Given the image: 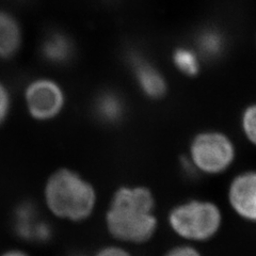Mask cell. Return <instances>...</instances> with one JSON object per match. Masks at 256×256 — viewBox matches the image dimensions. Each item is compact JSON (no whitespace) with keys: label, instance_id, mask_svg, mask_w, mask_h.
<instances>
[{"label":"cell","instance_id":"cell-6","mask_svg":"<svg viewBox=\"0 0 256 256\" xmlns=\"http://www.w3.org/2000/svg\"><path fill=\"white\" fill-rule=\"evenodd\" d=\"M13 230L18 238L43 244L52 238V228L31 201H24L15 207L12 219Z\"/></svg>","mask_w":256,"mask_h":256},{"label":"cell","instance_id":"cell-19","mask_svg":"<svg viewBox=\"0 0 256 256\" xmlns=\"http://www.w3.org/2000/svg\"><path fill=\"white\" fill-rule=\"evenodd\" d=\"M70 256H84V255H82V254H74V255H70Z\"/></svg>","mask_w":256,"mask_h":256},{"label":"cell","instance_id":"cell-18","mask_svg":"<svg viewBox=\"0 0 256 256\" xmlns=\"http://www.w3.org/2000/svg\"><path fill=\"white\" fill-rule=\"evenodd\" d=\"M2 256H28V255L26 253L22 252V251H15V250H13V251H9V252L4 253Z\"/></svg>","mask_w":256,"mask_h":256},{"label":"cell","instance_id":"cell-16","mask_svg":"<svg viewBox=\"0 0 256 256\" xmlns=\"http://www.w3.org/2000/svg\"><path fill=\"white\" fill-rule=\"evenodd\" d=\"M164 256H203L196 246L190 244L176 246L170 249Z\"/></svg>","mask_w":256,"mask_h":256},{"label":"cell","instance_id":"cell-3","mask_svg":"<svg viewBox=\"0 0 256 256\" xmlns=\"http://www.w3.org/2000/svg\"><path fill=\"white\" fill-rule=\"evenodd\" d=\"M173 233L189 244L206 242L219 234L223 224L220 207L207 200H190L174 206L168 214Z\"/></svg>","mask_w":256,"mask_h":256},{"label":"cell","instance_id":"cell-8","mask_svg":"<svg viewBox=\"0 0 256 256\" xmlns=\"http://www.w3.org/2000/svg\"><path fill=\"white\" fill-rule=\"evenodd\" d=\"M41 59L52 66H66L75 56V44L68 34L54 29L46 32L38 46Z\"/></svg>","mask_w":256,"mask_h":256},{"label":"cell","instance_id":"cell-11","mask_svg":"<svg viewBox=\"0 0 256 256\" xmlns=\"http://www.w3.org/2000/svg\"><path fill=\"white\" fill-rule=\"evenodd\" d=\"M94 114L102 123L114 124L124 114V102L114 92H104L94 102Z\"/></svg>","mask_w":256,"mask_h":256},{"label":"cell","instance_id":"cell-7","mask_svg":"<svg viewBox=\"0 0 256 256\" xmlns=\"http://www.w3.org/2000/svg\"><path fill=\"white\" fill-rule=\"evenodd\" d=\"M228 200L240 219L256 223V172L246 171L238 174L228 187Z\"/></svg>","mask_w":256,"mask_h":256},{"label":"cell","instance_id":"cell-13","mask_svg":"<svg viewBox=\"0 0 256 256\" xmlns=\"http://www.w3.org/2000/svg\"><path fill=\"white\" fill-rule=\"evenodd\" d=\"M173 61L178 68L184 74L188 76H196L198 73V60L196 54L187 50V48H178L173 54Z\"/></svg>","mask_w":256,"mask_h":256},{"label":"cell","instance_id":"cell-17","mask_svg":"<svg viewBox=\"0 0 256 256\" xmlns=\"http://www.w3.org/2000/svg\"><path fill=\"white\" fill-rule=\"evenodd\" d=\"M95 256H134L130 251L121 246L112 244L102 246L100 250L98 251Z\"/></svg>","mask_w":256,"mask_h":256},{"label":"cell","instance_id":"cell-1","mask_svg":"<svg viewBox=\"0 0 256 256\" xmlns=\"http://www.w3.org/2000/svg\"><path fill=\"white\" fill-rule=\"evenodd\" d=\"M154 194L146 187H121L112 196L106 212V228L116 242L142 244L158 228Z\"/></svg>","mask_w":256,"mask_h":256},{"label":"cell","instance_id":"cell-10","mask_svg":"<svg viewBox=\"0 0 256 256\" xmlns=\"http://www.w3.org/2000/svg\"><path fill=\"white\" fill-rule=\"evenodd\" d=\"M132 68L141 90L153 100L162 98L166 92V84L164 76L152 64L142 59H134Z\"/></svg>","mask_w":256,"mask_h":256},{"label":"cell","instance_id":"cell-4","mask_svg":"<svg viewBox=\"0 0 256 256\" xmlns=\"http://www.w3.org/2000/svg\"><path fill=\"white\" fill-rule=\"evenodd\" d=\"M234 144L218 132L198 134L190 146V164L198 172L216 175L226 172L235 159Z\"/></svg>","mask_w":256,"mask_h":256},{"label":"cell","instance_id":"cell-5","mask_svg":"<svg viewBox=\"0 0 256 256\" xmlns=\"http://www.w3.org/2000/svg\"><path fill=\"white\" fill-rule=\"evenodd\" d=\"M24 100L30 118L41 123L57 118L66 104L63 88L47 77L31 80L25 88Z\"/></svg>","mask_w":256,"mask_h":256},{"label":"cell","instance_id":"cell-15","mask_svg":"<svg viewBox=\"0 0 256 256\" xmlns=\"http://www.w3.org/2000/svg\"><path fill=\"white\" fill-rule=\"evenodd\" d=\"M12 110L11 91L2 79H0V126L4 125L10 116Z\"/></svg>","mask_w":256,"mask_h":256},{"label":"cell","instance_id":"cell-2","mask_svg":"<svg viewBox=\"0 0 256 256\" xmlns=\"http://www.w3.org/2000/svg\"><path fill=\"white\" fill-rule=\"evenodd\" d=\"M44 196L54 214L72 222H82L90 218L98 203L94 187L70 169L54 171L46 182Z\"/></svg>","mask_w":256,"mask_h":256},{"label":"cell","instance_id":"cell-14","mask_svg":"<svg viewBox=\"0 0 256 256\" xmlns=\"http://www.w3.org/2000/svg\"><path fill=\"white\" fill-rule=\"evenodd\" d=\"M242 130L246 138L256 146V104L244 110L242 114Z\"/></svg>","mask_w":256,"mask_h":256},{"label":"cell","instance_id":"cell-12","mask_svg":"<svg viewBox=\"0 0 256 256\" xmlns=\"http://www.w3.org/2000/svg\"><path fill=\"white\" fill-rule=\"evenodd\" d=\"M223 36L216 29H206L198 36V47L204 57L214 59L219 57L224 50Z\"/></svg>","mask_w":256,"mask_h":256},{"label":"cell","instance_id":"cell-9","mask_svg":"<svg viewBox=\"0 0 256 256\" xmlns=\"http://www.w3.org/2000/svg\"><path fill=\"white\" fill-rule=\"evenodd\" d=\"M24 43L20 20L11 12L0 9V61L14 59Z\"/></svg>","mask_w":256,"mask_h":256}]
</instances>
